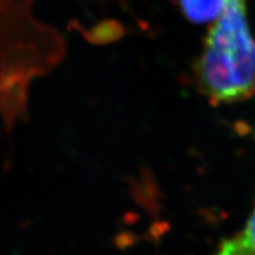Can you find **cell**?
Listing matches in <instances>:
<instances>
[{"label":"cell","mask_w":255,"mask_h":255,"mask_svg":"<svg viewBox=\"0 0 255 255\" xmlns=\"http://www.w3.org/2000/svg\"><path fill=\"white\" fill-rule=\"evenodd\" d=\"M33 0H0V115L11 131L26 112L30 83L59 65L65 42L32 13Z\"/></svg>","instance_id":"cell-1"},{"label":"cell","mask_w":255,"mask_h":255,"mask_svg":"<svg viewBox=\"0 0 255 255\" xmlns=\"http://www.w3.org/2000/svg\"><path fill=\"white\" fill-rule=\"evenodd\" d=\"M247 4L248 0H222L191 70L197 91L212 106L255 97V39Z\"/></svg>","instance_id":"cell-2"},{"label":"cell","mask_w":255,"mask_h":255,"mask_svg":"<svg viewBox=\"0 0 255 255\" xmlns=\"http://www.w3.org/2000/svg\"><path fill=\"white\" fill-rule=\"evenodd\" d=\"M214 255H255V199L244 227L223 239Z\"/></svg>","instance_id":"cell-3"},{"label":"cell","mask_w":255,"mask_h":255,"mask_svg":"<svg viewBox=\"0 0 255 255\" xmlns=\"http://www.w3.org/2000/svg\"><path fill=\"white\" fill-rule=\"evenodd\" d=\"M186 17L196 23L214 21L221 11L222 0H179Z\"/></svg>","instance_id":"cell-4"}]
</instances>
